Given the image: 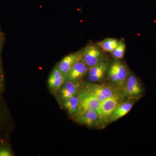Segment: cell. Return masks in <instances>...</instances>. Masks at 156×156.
I'll return each mask as SVG.
<instances>
[{
	"mask_svg": "<svg viewBox=\"0 0 156 156\" xmlns=\"http://www.w3.org/2000/svg\"><path fill=\"white\" fill-rule=\"evenodd\" d=\"M83 85V90L94 95L101 102L113 96L122 95V90L115 86L92 83H85Z\"/></svg>",
	"mask_w": 156,
	"mask_h": 156,
	"instance_id": "obj_1",
	"label": "cell"
},
{
	"mask_svg": "<svg viewBox=\"0 0 156 156\" xmlns=\"http://www.w3.org/2000/svg\"><path fill=\"white\" fill-rule=\"evenodd\" d=\"M107 73L111 82L122 90L129 73L128 67L125 62L121 59H115L109 66Z\"/></svg>",
	"mask_w": 156,
	"mask_h": 156,
	"instance_id": "obj_2",
	"label": "cell"
},
{
	"mask_svg": "<svg viewBox=\"0 0 156 156\" xmlns=\"http://www.w3.org/2000/svg\"><path fill=\"white\" fill-rule=\"evenodd\" d=\"M123 95H119L108 98L101 102L98 110L99 125L108 123L109 118L117 107L125 98Z\"/></svg>",
	"mask_w": 156,
	"mask_h": 156,
	"instance_id": "obj_3",
	"label": "cell"
},
{
	"mask_svg": "<svg viewBox=\"0 0 156 156\" xmlns=\"http://www.w3.org/2000/svg\"><path fill=\"white\" fill-rule=\"evenodd\" d=\"M122 92L124 97L133 99L139 98L142 95L143 90L137 77L131 72H129Z\"/></svg>",
	"mask_w": 156,
	"mask_h": 156,
	"instance_id": "obj_4",
	"label": "cell"
},
{
	"mask_svg": "<svg viewBox=\"0 0 156 156\" xmlns=\"http://www.w3.org/2000/svg\"><path fill=\"white\" fill-rule=\"evenodd\" d=\"M103 50L97 45H90L85 48L81 61L89 68L95 66L105 59Z\"/></svg>",
	"mask_w": 156,
	"mask_h": 156,
	"instance_id": "obj_5",
	"label": "cell"
},
{
	"mask_svg": "<svg viewBox=\"0 0 156 156\" xmlns=\"http://www.w3.org/2000/svg\"><path fill=\"white\" fill-rule=\"evenodd\" d=\"M79 97L78 112L92 109L98 112L101 102L97 98L83 90L80 91Z\"/></svg>",
	"mask_w": 156,
	"mask_h": 156,
	"instance_id": "obj_6",
	"label": "cell"
},
{
	"mask_svg": "<svg viewBox=\"0 0 156 156\" xmlns=\"http://www.w3.org/2000/svg\"><path fill=\"white\" fill-rule=\"evenodd\" d=\"M84 50L85 48L75 53H70L66 55L56 65L64 76L69 73L72 67L76 62L81 60L83 55Z\"/></svg>",
	"mask_w": 156,
	"mask_h": 156,
	"instance_id": "obj_7",
	"label": "cell"
},
{
	"mask_svg": "<svg viewBox=\"0 0 156 156\" xmlns=\"http://www.w3.org/2000/svg\"><path fill=\"white\" fill-rule=\"evenodd\" d=\"M74 116L78 123L87 127H95L99 125L98 112L93 110L78 112Z\"/></svg>",
	"mask_w": 156,
	"mask_h": 156,
	"instance_id": "obj_8",
	"label": "cell"
},
{
	"mask_svg": "<svg viewBox=\"0 0 156 156\" xmlns=\"http://www.w3.org/2000/svg\"><path fill=\"white\" fill-rule=\"evenodd\" d=\"M108 67V62L105 58L96 65L89 68L87 73L89 80L92 83L101 81L107 72Z\"/></svg>",
	"mask_w": 156,
	"mask_h": 156,
	"instance_id": "obj_9",
	"label": "cell"
},
{
	"mask_svg": "<svg viewBox=\"0 0 156 156\" xmlns=\"http://www.w3.org/2000/svg\"><path fill=\"white\" fill-rule=\"evenodd\" d=\"M89 67L80 60L73 66L69 73L65 76L66 81L79 82L88 73Z\"/></svg>",
	"mask_w": 156,
	"mask_h": 156,
	"instance_id": "obj_10",
	"label": "cell"
},
{
	"mask_svg": "<svg viewBox=\"0 0 156 156\" xmlns=\"http://www.w3.org/2000/svg\"><path fill=\"white\" fill-rule=\"evenodd\" d=\"M81 86L79 82L65 81L64 83L58 91L61 99L65 101L77 95L80 92Z\"/></svg>",
	"mask_w": 156,
	"mask_h": 156,
	"instance_id": "obj_11",
	"label": "cell"
},
{
	"mask_svg": "<svg viewBox=\"0 0 156 156\" xmlns=\"http://www.w3.org/2000/svg\"><path fill=\"white\" fill-rule=\"evenodd\" d=\"M65 81L64 76L56 66L48 78V87L52 92H56L59 91Z\"/></svg>",
	"mask_w": 156,
	"mask_h": 156,
	"instance_id": "obj_12",
	"label": "cell"
},
{
	"mask_svg": "<svg viewBox=\"0 0 156 156\" xmlns=\"http://www.w3.org/2000/svg\"><path fill=\"white\" fill-rule=\"evenodd\" d=\"M134 102L132 101L129 100L120 104L109 118L108 123L115 122L126 115L133 107Z\"/></svg>",
	"mask_w": 156,
	"mask_h": 156,
	"instance_id": "obj_13",
	"label": "cell"
},
{
	"mask_svg": "<svg viewBox=\"0 0 156 156\" xmlns=\"http://www.w3.org/2000/svg\"><path fill=\"white\" fill-rule=\"evenodd\" d=\"M64 101L63 106L67 110L70 115L74 116L77 112L79 108V93L77 95L70 98Z\"/></svg>",
	"mask_w": 156,
	"mask_h": 156,
	"instance_id": "obj_14",
	"label": "cell"
},
{
	"mask_svg": "<svg viewBox=\"0 0 156 156\" xmlns=\"http://www.w3.org/2000/svg\"><path fill=\"white\" fill-rule=\"evenodd\" d=\"M119 40L114 38H107L102 41L98 42L96 44L104 51L112 53L119 45Z\"/></svg>",
	"mask_w": 156,
	"mask_h": 156,
	"instance_id": "obj_15",
	"label": "cell"
},
{
	"mask_svg": "<svg viewBox=\"0 0 156 156\" xmlns=\"http://www.w3.org/2000/svg\"><path fill=\"white\" fill-rule=\"evenodd\" d=\"M126 44L124 39L119 40V45L112 52V56L115 59H121L124 58L126 51Z\"/></svg>",
	"mask_w": 156,
	"mask_h": 156,
	"instance_id": "obj_16",
	"label": "cell"
},
{
	"mask_svg": "<svg viewBox=\"0 0 156 156\" xmlns=\"http://www.w3.org/2000/svg\"><path fill=\"white\" fill-rule=\"evenodd\" d=\"M3 139H0V156H14L11 147Z\"/></svg>",
	"mask_w": 156,
	"mask_h": 156,
	"instance_id": "obj_17",
	"label": "cell"
},
{
	"mask_svg": "<svg viewBox=\"0 0 156 156\" xmlns=\"http://www.w3.org/2000/svg\"><path fill=\"white\" fill-rule=\"evenodd\" d=\"M7 112L5 109L4 108V106L0 100V131L3 128V125L7 120ZM0 139H3L0 136Z\"/></svg>",
	"mask_w": 156,
	"mask_h": 156,
	"instance_id": "obj_18",
	"label": "cell"
},
{
	"mask_svg": "<svg viewBox=\"0 0 156 156\" xmlns=\"http://www.w3.org/2000/svg\"><path fill=\"white\" fill-rule=\"evenodd\" d=\"M4 73L2 66V60H0V94L2 92L4 88Z\"/></svg>",
	"mask_w": 156,
	"mask_h": 156,
	"instance_id": "obj_19",
	"label": "cell"
},
{
	"mask_svg": "<svg viewBox=\"0 0 156 156\" xmlns=\"http://www.w3.org/2000/svg\"><path fill=\"white\" fill-rule=\"evenodd\" d=\"M5 40V35H4V34L2 32H0V60H2L1 53H2V50Z\"/></svg>",
	"mask_w": 156,
	"mask_h": 156,
	"instance_id": "obj_20",
	"label": "cell"
}]
</instances>
